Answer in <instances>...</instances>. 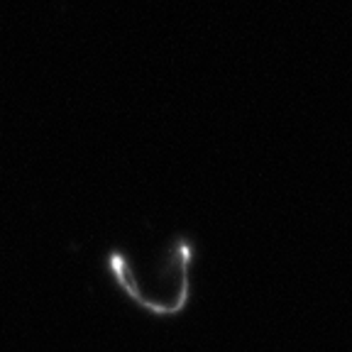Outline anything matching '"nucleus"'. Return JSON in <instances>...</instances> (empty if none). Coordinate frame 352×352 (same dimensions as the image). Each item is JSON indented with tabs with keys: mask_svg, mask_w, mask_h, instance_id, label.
Masks as SVG:
<instances>
[{
	"mask_svg": "<svg viewBox=\"0 0 352 352\" xmlns=\"http://www.w3.org/2000/svg\"><path fill=\"white\" fill-rule=\"evenodd\" d=\"M196 250L188 237L169 240L152 257H135L125 250H110L108 276L135 308L157 318H174L188 308L193 296Z\"/></svg>",
	"mask_w": 352,
	"mask_h": 352,
	"instance_id": "1",
	"label": "nucleus"
}]
</instances>
